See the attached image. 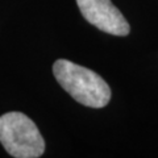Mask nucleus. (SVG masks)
I'll use <instances>...</instances> for the list:
<instances>
[{
    "label": "nucleus",
    "mask_w": 158,
    "mask_h": 158,
    "mask_svg": "<svg viewBox=\"0 0 158 158\" xmlns=\"http://www.w3.org/2000/svg\"><path fill=\"white\" fill-rule=\"evenodd\" d=\"M53 74L63 90L78 103L90 108H103L111 100V88L98 73L67 59H58Z\"/></svg>",
    "instance_id": "nucleus-1"
},
{
    "label": "nucleus",
    "mask_w": 158,
    "mask_h": 158,
    "mask_svg": "<svg viewBox=\"0 0 158 158\" xmlns=\"http://www.w3.org/2000/svg\"><path fill=\"white\" fill-rule=\"evenodd\" d=\"M0 142L15 158H37L45 152V140L37 125L23 112L0 116Z\"/></svg>",
    "instance_id": "nucleus-2"
},
{
    "label": "nucleus",
    "mask_w": 158,
    "mask_h": 158,
    "mask_svg": "<svg viewBox=\"0 0 158 158\" xmlns=\"http://www.w3.org/2000/svg\"><path fill=\"white\" fill-rule=\"evenodd\" d=\"M82 16L91 25L112 36H127L131 27L111 0H77Z\"/></svg>",
    "instance_id": "nucleus-3"
}]
</instances>
